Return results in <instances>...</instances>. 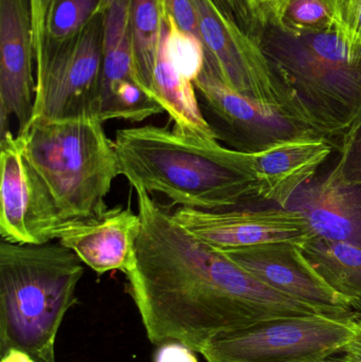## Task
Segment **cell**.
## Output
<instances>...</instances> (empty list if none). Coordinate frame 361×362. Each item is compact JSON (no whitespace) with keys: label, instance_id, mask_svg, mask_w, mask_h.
<instances>
[{"label":"cell","instance_id":"cell-1","mask_svg":"<svg viewBox=\"0 0 361 362\" xmlns=\"http://www.w3.org/2000/svg\"><path fill=\"white\" fill-rule=\"evenodd\" d=\"M136 192L141 231L126 293L150 344L177 341L199 353L218 334L258 321L324 315L263 284L192 235L148 192Z\"/></svg>","mask_w":361,"mask_h":362},{"label":"cell","instance_id":"cell-2","mask_svg":"<svg viewBox=\"0 0 361 362\" xmlns=\"http://www.w3.org/2000/svg\"><path fill=\"white\" fill-rule=\"evenodd\" d=\"M119 173L134 189L160 193L174 204L206 211L239 208L256 198L237 169V151L156 125L118 129L114 139Z\"/></svg>","mask_w":361,"mask_h":362},{"label":"cell","instance_id":"cell-3","mask_svg":"<svg viewBox=\"0 0 361 362\" xmlns=\"http://www.w3.org/2000/svg\"><path fill=\"white\" fill-rule=\"evenodd\" d=\"M84 274L78 255L57 243H0V354L18 349L55 361V340L76 303Z\"/></svg>","mask_w":361,"mask_h":362},{"label":"cell","instance_id":"cell-4","mask_svg":"<svg viewBox=\"0 0 361 362\" xmlns=\"http://www.w3.org/2000/svg\"><path fill=\"white\" fill-rule=\"evenodd\" d=\"M284 86L331 140L343 139L361 124V46L334 28L302 36L275 29L261 42Z\"/></svg>","mask_w":361,"mask_h":362},{"label":"cell","instance_id":"cell-5","mask_svg":"<svg viewBox=\"0 0 361 362\" xmlns=\"http://www.w3.org/2000/svg\"><path fill=\"white\" fill-rule=\"evenodd\" d=\"M17 135L63 223L107 209L106 196L120 173L114 140L99 117L35 122Z\"/></svg>","mask_w":361,"mask_h":362},{"label":"cell","instance_id":"cell-6","mask_svg":"<svg viewBox=\"0 0 361 362\" xmlns=\"http://www.w3.org/2000/svg\"><path fill=\"white\" fill-rule=\"evenodd\" d=\"M355 329L341 317H275L218 334L199 354L207 362H321L341 353Z\"/></svg>","mask_w":361,"mask_h":362},{"label":"cell","instance_id":"cell-7","mask_svg":"<svg viewBox=\"0 0 361 362\" xmlns=\"http://www.w3.org/2000/svg\"><path fill=\"white\" fill-rule=\"evenodd\" d=\"M103 30L104 15L100 14L73 37L45 42L35 61V102L29 127L35 122L97 116Z\"/></svg>","mask_w":361,"mask_h":362},{"label":"cell","instance_id":"cell-8","mask_svg":"<svg viewBox=\"0 0 361 362\" xmlns=\"http://www.w3.org/2000/svg\"><path fill=\"white\" fill-rule=\"evenodd\" d=\"M206 64L239 93L285 110L315 125L298 100L284 86L258 38L242 27L215 0H191Z\"/></svg>","mask_w":361,"mask_h":362},{"label":"cell","instance_id":"cell-9","mask_svg":"<svg viewBox=\"0 0 361 362\" xmlns=\"http://www.w3.org/2000/svg\"><path fill=\"white\" fill-rule=\"evenodd\" d=\"M193 84L216 139L233 150L260 152L295 138L321 135L302 119L231 88L207 64Z\"/></svg>","mask_w":361,"mask_h":362},{"label":"cell","instance_id":"cell-10","mask_svg":"<svg viewBox=\"0 0 361 362\" xmlns=\"http://www.w3.org/2000/svg\"><path fill=\"white\" fill-rule=\"evenodd\" d=\"M0 235L15 244L55 240L63 225L52 198L23 155L20 137L8 129L0 136Z\"/></svg>","mask_w":361,"mask_h":362},{"label":"cell","instance_id":"cell-11","mask_svg":"<svg viewBox=\"0 0 361 362\" xmlns=\"http://www.w3.org/2000/svg\"><path fill=\"white\" fill-rule=\"evenodd\" d=\"M172 215L192 235L218 250L266 243L303 245L316 238L307 218L290 208L206 211L179 206Z\"/></svg>","mask_w":361,"mask_h":362},{"label":"cell","instance_id":"cell-12","mask_svg":"<svg viewBox=\"0 0 361 362\" xmlns=\"http://www.w3.org/2000/svg\"><path fill=\"white\" fill-rule=\"evenodd\" d=\"M233 263L273 291L329 316L350 318L351 308L318 274L301 245L266 243L220 250Z\"/></svg>","mask_w":361,"mask_h":362},{"label":"cell","instance_id":"cell-13","mask_svg":"<svg viewBox=\"0 0 361 362\" xmlns=\"http://www.w3.org/2000/svg\"><path fill=\"white\" fill-rule=\"evenodd\" d=\"M334 144L324 135H309L256 153L237 151V171L252 183L256 198L288 208L292 196L315 177Z\"/></svg>","mask_w":361,"mask_h":362},{"label":"cell","instance_id":"cell-14","mask_svg":"<svg viewBox=\"0 0 361 362\" xmlns=\"http://www.w3.org/2000/svg\"><path fill=\"white\" fill-rule=\"evenodd\" d=\"M31 15L28 0H0V136L18 121V133L34 112L36 80Z\"/></svg>","mask_w":361,"mask_h":362},{"label":"cell","instance_id":"cell-15","mask_svg":"<svg viewBox=\"0 0 361 362\" xmlns=\"http://www.w3.org/2000/svg\"><path fill=\"white\" fill-rule=\"evenodd\" d=\"M140 231L139 214L116 206L89 218L64 223L55 240L97 274L120 270L125 274L135 264Z\"/></svg>","mask_w":361,"mask_h":362},{"label":"cell","instance_id":"cell-16","mask_svg":"<svg viewBox=\"0 0 361 362\" xmlns=\"http://www.w3.org/2000/svg\"><path fill=\"white\" fill-rule=\"evenodd\" d=\"M345 163L347 153L341 148L330 173L301 187L288 208L307 218L316 238L361 247V187L348 177Z\"/></svg>","mask_w":361,"mask_h":362},{"label":"cell","instance_id":"cell-17","mask_svg":"<svg viewBox=\"0 0 361 362\" xmlns=\"http://www.w3.org/2000/svg\"><path fill=\"white\" fill-rule=\"evenodd\" d=\"M324 282L350 308L361 302V247L315 238L301 245Z\"/></svg>","mask_w":361,"mask_h":362},{"label":"cell","instance_id":"cell-18","mask_svg":"<svg viewBox=\"0 0 361 362\" xmlns=\"http://www.w3.org/2000/svg\"><path fill=\"white\" fill-rule=\"evenodd\" d=\"M131 2L133 0H107L106 2L103 13V65L100 95L120 81L136 83L131 40Z\"/></svg>","mask_w":361,"mask_h":362},{"label":"cell","instance_id":"cell-19","mask_svg":"<svg viewBox=\"0 0 361 362\" xmlns=\"http://www.w3.org/2000/svg\"><path fill=\"white\" fill-rule=\"evenodd\" d=\"M131 25L136 83L152 97L150 80L162 35L160 0H133Z\"/></svg>","mask_w":361,"mask_h":362},{"label":"cell","instance_id":"cell-20","mask_svg":"<svg viewBox=\"0 0 361 362\" xmlns=\"http://www.w3.org/2000/svg\"><path fill=\"white\" fill-rule=\"evenodd\" d=\"M162 112L165 108L157 100L133 81L123 80L100 95L97 117L103 123L112 119L141 122Z\"/></svg>","mask_w":361,"mask_h":362},{"label":"cell","instance_id":"cell-21","mask_svg":"<svg viewBox=\"0 0 361 362\" xmlns=\"http://www.w3.org/2000/svg\"><path fill=\"white\" fill-rule=\"evenodd\" d=\"M107 0H55L49 14L46 42H61L80 33L97 15Z\"/></svg>","mask_w":361,"mask_h":362},{"label":"cell","instance_id":"cell-22","mask_svg":"<svg viewBox=\"0 0 361 362\" xmlns=\"http://www.w3.org/2000/svg\"><path fill=\"white\" fill-rule=\"evenodd\" d=\"M162 16L167 25V55L180 74L194 82L205 67L206 51L203 42L190 32L182 30L171 15L162 11Z\"/></svg>","mask_w":361,"mask_h":362},{"label":"cell","instance_id":"cell-23","mask_svg":"<svg viewBox=\"0 0 361 362\" xmlns=\"http://www.w3.org/2000/svg\"><path fill=\"white\" fill-rule=\"evenodd\" d=\"M332 27V15L324 0H290L273 25L292 36L307 35Z\"/></svg>","mask_w":361,"mask_h":362},{"label":"cell","instance_id":"cell-24","mask_svg":"<svg viewBox=\"0 0 361 362\" xmlns=\"http://www.w3.org/2000/svg\"><path fill=\"white\" fill-rule=\"evenodd\" d=\"M332 15L333 28L347 42L361 46V0H324Z\"/></svg>","mask_w":361,"mask_h":362},{"label":"cell","instance_id":"cell-25","mask_svg":"<svg viewBox=\"0 0 361 362\" xmlns=\"http://www.w3.org/2000/svg\"><path fill=\"white\" fill-rule=\"evenodd\" d=\"M55 0H28L31 15L32 37H33L35 61L42 54L46 40L47 23Z\"/></svg>","mask_w":361,"mask_h":362},{"label":"cell","instance_id":"cell-26","mask_svg":"<svg viewBox=\"0 0 361 362\" xmlns=\"http://www.w3.org/2000/svg\"><path fill=\"white\" fill-rule=\"evenodd\" d=\"M160 4L163 12L173 16L182 30L201 38L196 15L191 0H160Z\"/></svg>","mask_w":361,"mask_h":362},{"label":"cell","instance_id":"cell-27","mask_svg":"<svg viewBox=\"0 0 361 362\" xmlns=\"http://www.w3.org/2000/svg\"><path fill=\"white\" fill-rule=\"evenodd\" d=\"M341 148L347 153L345 172L348 177L361 187V124L341 140Z\"/></svg>","mask_w":361,"mask_h":362},{"label":"cell","instance_id":"cell-28","mask_svg":"<svg viewBox=\"0 0 361 362\" xmlns=\"http://www.w3.org/2000/svg\"><path fill=\"white\" fill-rule=\"evenodd\" d=\"M290 0H247L252 23L273 25Z\"/></svg>","mask_w":361,"mask_h":362},{"label":"cell","instance_id":"cell-29","mask_svg":"<svg viewBox=\"0 0 361 362\" xmlns=\"http://www.w3.org/2000/svg\"><path fill=\"white\" fill-rule=\"evenodd\" d=\"M154 362H199L194 351L177 341H169L158 346Z\"/></svg>","mask_w":361,"mask_h":362},{"label":"cell","instance_id":"cell-30","mask_svg":"<svg viewBox=\"0 0 361 362\" xmlns=\"http://www.w3.org/2000/svg\"><path fill=\"white\" fill-rule=\"evenodd\" d=\"M220 8H224L237 23L245 28L252 23L248 8L247 0H215Z\"/></svg>","mask_w":361,"mask_h":362},{"label":"cell","instance_id":"cell-31","mask_svg":"<svg viewBox=\"0 0 361 362\" xmlns=\"http://www.w3.org/2000/svg\"><path fill=\"white\" fill-rule=\"evenodd\" d=\"M341 353L354 361L361 362V329L356 327L355 334L351 341L345 346Z\"/></svg>","mask_w":361,"mask_h":362},{"label":"cell","instance_id":"cell-32","mask_svg":"<svg viewBox=\"0 0 361 362\" xmlns=\"http://www.w3.org/2000/svg\"><path fill=\"white\" fill-rule=\"evenodd\" d=\"M1 362H37L31 355L18 349H10L1 355Z\"/></svg>","mask_w":361,"mask_h":362},{"label":"cell","instance_id":"cell-33","mask_svg":"<svg viewBox=\"0 0 361 362\" xmlns=\"http://www.w3.org/2000/svg\"><path fill=\"white\" fill-rule=\"evenodd\" d=\"M350 319H351L352 322H353L356 327H360L361 329V302L360 303L351 306Z\"/></svg>","mask_w":361,"mask_h":362},{"label":"cell","instance_id":"cell-34","mask_svg":"<svg viewBox=\"0 0 361 362\" xmlns=\"http://www.w3.org/2000/svg\"><path fill=\"white\" fill-rule=\"evenodd\" d=\"M341 355H332V356L328 357V358L324 359V361L321 362H358L354 361V359L350 358V357H348L347 355L343 354V353L341 352Z\"/></svg>","mask_w":361,"mask_h":362}]
</instances>
